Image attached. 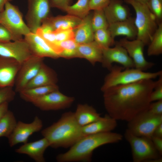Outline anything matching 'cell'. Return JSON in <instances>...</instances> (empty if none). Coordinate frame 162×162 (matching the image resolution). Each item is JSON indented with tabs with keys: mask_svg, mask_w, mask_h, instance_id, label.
<instances>
[{
	"mask_svg": "<svg viewBox=\"0 0 162 162\" xmlns=\"http://www.w3.org/2000/svg\"><path fill=\"white\" fill-rule=\"evenodd\" d=\"M15 91L13 87L0 88V105L13 101L15 95Z\"/></svg>",
	"mask_w": 162,
	"mask_h": 162,
	"instance_id": "cell-35",
	"label": "cell"
},
{
	"mask_svg": "<svg viewBox=\"0 0 162 162\" xmlns=\"http://www.w3.org/2000/svg\"><path fill=\"white\" fill-rule=\"evenodd\" d=\"M90 0H78L73 5L68 6L64 11L68 14L82 19L86 16L91 10L89 7Z\"/></svg>",
	"mask_w": 162,
	"mask_h": 162,
	"instance_id": "cell-29",
	"label": "cell"
},
{
	"mask_svg": "<svg viewBox=\"0 0 162 162\" xmlns=\"http://www.w3.org/2000/svg\"><path fill=\"white\" fill-rule=\"evenodd\" d=\"M49 0H28V8L25 18L31 32L35 33L43 22L50 16Z\"/></svg>",
	"mask_w": 162,
	"mask_h": 162,
	"instance_id": "cell-9",
	"label": "cell"
},
{
	"mask_svg": "<svg viewBox=\"0 0 162 162\" xmlns=\"http://www.w3.org/2000/svg\"><path fill=\"white\" fill-rule=\"evenodd\" d=\"M152 79L116 86L103 93L104 104L108 114L116 120L128 122L147 110L150 97L156 84Z\"/></svg>",
	"mask_w": 162,
	"mask_h": 162,
	"instance_id": "cell-1",
	"label": "cell"
},
{
	"mask_svg": "<svg viewBox=\"0 0 162 162\" xmlns=\"http://www.w3.org/2000/svg\"><path fill=\"white\" fill-rule=\"evenodd\" d=\"M150 97L151 102L162 100V74L159 76Z\"/></svg>",
	"mask_w": 162,
	"mask_h": 162,
	"instance_id": "cell-37",
	"label": "cell"
},
{
	"mask_svg": "<svg viewBox=\"0 0 162 162\" xmlns=\"http://www.w3.org/2000/svg\"><path fill=\"white\" fill-rule=\"evenodd\" d=\"M124 137L130 145L134 162H148L161 157L154 147L151 138L134 135L127 130Z\"/></svg>",
	"mask_w": 162,
	"mask_h": 162,
	"instance_id": "cell-7",
	"label": "cell"
},
{
	"mask_svg": "<svg viewBox=\"0 0 162 162\" xmlns=\"http://www.w3.org/2000/svg\"><path fill=\"white\" fill-rule=\"evenodd\" d=\"M152 136L162 138V123L158 125L155 128L154 130Z\"/></svg>",
	"mask_w": 162,
	"mask_h": 162,
	"instance_id": "cell-44",
	"label": "cell"
},
{
	"mask_svg": "<svg viewBox=\"0 0 162 162\" xmlns=\"http://www.w3.org/2000/svg\"><path fill=\"white\" fill-rule=\"evenodd\" d=\"M110 0H90L91 10L103 9L109 4Z\"/></svg>",
	"mask_w": 162,
	"mask_h": 162,
	"instance_id": "cell-41",
	"label": "cell"
},
{
	"mask_svg": "<svg viewBox=\"0 0 162 162\" xmlns=\"http://www.w3.org/2000/svg\"><path fill=\"white\" fill-rule=\"evenodd\" d=\"M92 12H90L74 29V39L78 44L94 41V31L92 25Z\"/></svg>",
	"mask_w": 162,
	"mask_h": 162,
	"instance_id": "cell-25",
	"label": "cell"
},
{
	"mask_svg": "<svg viewBox=\"0 0 162 162\" xmlns=\"http://www.w3.org/2000/svg\"><path fill=\"white\" fill-rule=\"evenodd\" d=\"M127 130L138 136L151 138L155 128L162 123V115H155L147 110L136 115L128 122Z\"/></svg>",
	"mask_w": 162,
	"mask_h": 162,
	"instance_id": "cell-8",
	"label": "cell"
},
{
	"mask_svg": "<svg viewBox=\"0 0 162 162\" xmlns=\"http://www.w3.org/2000/svg\"><path fill=\"white\" fill-rule=\"evenodd\" d=\"M146 4L158 24L162 22V0H149Z\"/></svg>",
	"mask_w": 162,
	"mask_h": 162,
	"instance_id": "cell-34",
	"label": "cell"
},
{
	"mask_svg": "<svg viewBox=\"0 0 162 162\" xmlns=\"http://www.w3.org/2000/svg\"><path fill=\"white\" fill-rule=\"evenodd\" d=\"M120 134L111 132L86 135L67 152L56 157L58 162H89L92 160L94 151L102 145L118 142L122 140Z\"/></svg>",
	"mask_w": 162,
	"mask_h": 162,
	"instance_id": "cell-2",
	"label": "cell"
},
{
	"mask_svg": "<svg viewBox=\"0 0 162 162\" xmlns=\"http://www.w3.org/2000/svg\"><path fill=\"white\" fill-rule=\"evenodd\" d=\"M134 8L136 13L134 23L137 30L136 39L142 41L145 45L149 44L158 27L154 15L146 4L134 0H124Z\"/></svg>",
	"mask_w": 162,
	"mask_h": 162,
	"instance_id": "cell-5",
	"label": "cell"
},
{
	"mask_svg": "<svg viewBox=\"0 0 162 162\" xmlns=\"http://www.w3.org/2000/svg\"><path fill=\"white\" fill-rule=\"evenodd\" d=\"M74 113L76 121L82 127L98 120L101 117L93 106L87 104H78Z\"/></svg>",
	"mask_w": 162,
	"mask_h": 162,
	"instance_id": "cell-26",
	"label": "cell"
},
{
	"mask_svg": "<svg viewBox=\"0 0 162 162\" xmlns=\"http://www.w3.org/2000/svg\"><path fill=\"white\" fill-rule=\"evenodd\" d=\"M51 7L64 11L66 8L70 5L72 0H49Z\"/></svg>",
	"mask_w": 162,
	"mask_h": 162,
	"instance_id": "cell-39",
	"label": "cell"
},
{
	"mask_svg": "<svg viewBox=\"0 0 162 162\" xmlns=\"http://www.w3.org/2000/svg\"><path fill=\"white\" fill-rule=\"evenodd\" d=\"M56 41L59 42L74 38V29H58L54 31Z\"/></svg>",
	"mask_w": 162,
	"mask_h": 162,
	"instance_id": "cell-36",
	"label": "cell"
},
{
	"mask_svg": "<svg viewBox=\"0 0 162 162\" xmlns=\"http://www.w3.org/2000/svg\"><path fill=\"white\" fill-rule=\"evenodd\" d=\"M103 10L109 25L130 17L128 8L124 4L122 0H110Z\"/></svg>",
	"mask_w": 162,
	"mask_h": 162,
	"instance_id": "cell-19",
	"label": "cell"
},
{
	"mask_svg": "<svg viewBox=\"0 0 162 162\" xmlns=\"http://www.w3.org/2000/svg\"><path fill=\"white\" fill-rule=\"evenodd\" d=\"M147 110L155 115H162V100L151 102Z\"/></svg>",
	"mask_w": 162,
	"mask_h": 162,
	"instance_id": "cell-40",
	"label": "cell"
},
{
	"mask_svg": "<svg viewBox=\"0 0 162 162\" xmlns=\"http://www.w3.org/2000/svg\"><path fill=\"white\" fill-rule=\"evenodd\" d=\"M43 126L42 120L37 116L34 117L30 123L21 121L17 122L13 132L8 138L10 146L12 147L20 143H26L30 136L40 130Z\"/></svg>",
	"mask_w": 162,
	"mask_h": 162,
	"instance_id": "cell-14",
	"label": "cell"
},
{
	"mask_svg": "<svg viewBox=\"0 0 162 162\" xmlns=\"http://www.w3.org/2000/svg\"><path fill=\"white\" fill-rule=\"evenodd\" d=\"M117 125V120L106 114L98 120L82 127V130L85 135L107 132L114 130Z\"/></svg>",
	"mask_w": 162,
	"mask_h": 162,
	"instance_id": "cell-21",
	"label": "cell"
},
{
	"mask_svg": "<svg viewBox=\"0 0 162 162\" xmlns=\"http://www.w3.org/2000/svg\"><path fill=\"white\" fill-rule=\"evenodd\" d=\"M12 0H0V13L4 10L6 3Z\"/></svg>",
	"mask_w": 162,
	"mask_h": 162,
	"instance_id": "cell-45",
	"label": "cell"
},
{
	"mask_svg": "<svg viewBox=\"0 0 162 162\" xmlns=\"http://www.w3.org/2000/svg\"><path fill=\"white\" fill-rule=\"evenodd\" d=\"M49 146V141L43 137L37 141L23 144L16 149L15 152L19 154H26L36 162H45L44 154Z\"/></svg>",
	"mask_w": 162,
	"mask_h": 162,
	"instance_id": "cell-18",
	"label": "cell"
},
{
	"mask_svg": "<svg viewBox=\"0 0 162 162\" xmlns=\"http://www.w3.org/2000/svg\"><path fill=\"white\" fill-rule=\"evenodd\" d=\"M94 40L102 49L110 47L116 42L108 28L97 30L94 32Z\"/></svg>",
	"mask_w": 162,
	"mask_h": 162,
	"instance_id": "cell-32",
	"label": "cell"
},
{
	"mask_svg": "<svg viewBox=\"0 0 162 162\" xmlns=\"http://www.w3.org/2000/svg\"><path fill=\"white\" fill-rule=\"evenodd\" d=\"M92 19V25L94 32L99 29L108 28L109 24L103 9L93 10Z\"/></svg>",
	"mask_w": 162,
	"mask_h": 162,
	"instance_id": "cell-33",
	"label": "cell"
},
{
	"mask_svg": "<svg viewBox=\"0 0 162 162\" xmlns=\"http://www.w3.org/2000/svg\"><path fill=\"white\" fill-rule=\"evenodd\" d=\"M43 59L32 55L21 64L15 80V92L19 93L23 90L35 76L44 63Z\"/></svg>",
	"mask_w": 162,
	"mask_h": 162,
	"instance_id": "cell-11",
	"label": "cell"
},
{
	"mask_svg": "<svg viewBox=\"0 0 162 162\" xmlns=\"http://www.w3.org/2000/svg\"><path fill=\"white\" fill-rule=\"evenodd\" d=\"M57 81V77L55 71L44 63L37 74L24 89L56 85Z\"/></svg>",
	"mask_w": 162,
	"mask_h": 162,
	"instance_id": "cell-24",
	"label": "cell"
},
{
	"mask_svg": "<svg viewBox=\"0 0 162 162\" xmlns=\"http://www.w3.org/2000/svg\"><path fill=\"white\" fill-rule=\"evenodd\" d=\"M82 20L68 14L65 15H58L56 16H50L42 23L48 25L53 31L58 29H74L80 24Z\"/></svg>",
	"mask_w": 162,
	"mask_h": 162,
	"instance_id": "cell-23",
	"label": "cell"
},
{
	"mask_svg": "<svg viewBox=\"0 0 162 162\" xmlns=\"http://www.w3.org/2000/svg\"><path fill=\"white\" fill-rule=\"evenodd\" d=\"M1 13H0V19Z\"/></svg>",
	"mask_w": 162,
	"mask_h": 162,
	"instance_id": "cell-47",
	"label": "cell"
},
{
	"mask_svg": "<svg viewBox=\"0 0 162 162\" xmlns=\"http://www.w3.org/2000/svg\"><path fill=\"white\" fill-rule=\"evenodd\" d=\"M74 100V97L65 95L58 90L39 97L31 103L43 111L57 110L69 107Z\"/></svg>",
	"mask_w": 162,
	"mask_h": 162,
	"instance_id": "cell-10",
	"label": "cell"
},
{
	"mask_svg": "<svg viewBox=\"0 0 162 162\" xmlns=\"http://www.w3.org/2000/svg\"><path fill=\"white\" fill-rule=\"evenodd\" d=\"M32 55L43 58L48 57L56 59L59 57L44 39L36 33L30 32L24 36Z\"/></svg>",
	"mask_w": 162,
	"mask_h": 162,
	"instance_id": "cell-17",
	"label": "cell"
},
{
	"mask_svg": "<svg viewBox=\"0 0 162 162\" xmlns=\"http://www.w3.org/2000/svg\"><path fill=\"white\" fill-rule=\"evenodd\" d=\"M140 3L146 4L149 0H134Z\"/></svg>",
	"mask_w": 162,
	"mask_h": 162,
	"instance_id": "cell-46",
	"label": "cell"
},
{
	"mask_svg": "<svg viewBox=\"0 0 162 162\" xmlns=\"http://www.w3.org/2000/svg\"><path fill=\"white\" fill-rule=\"evenodd\" d=\"M8 104L5 102L0 105V120L9 110Z\"/></svg>",
	"mask_w": 162,
	"mask_h": 162,
	"instance_id": "cell-43",
	"label": "cell"
},
{
	"mask_svg": "<svg viewBox=\"0 0 162 162\" xmlns=\"http://www.w3.org/2000/svg\"><path fill=\"white\" fill-rule=\"evenodd\" d=\"M41 133L49 141L50 147L54 148H70L85 136L71 111L63 113L57 122L43 129Z\"/></svg>",
	"mask_w": 162,
	"mask_h": 162,
	"instance_id": "cell-3",
	"label": "cell"
},
{
	"mask_svg": "<svg viewBox=\"0 0 162 162\" xmlns=\"http://www.w3.org/2000/svg\"><path fill=\"white\" fill-rule=\"evenodd\" d=\"M0 23L11 33L13 41L22 39L23 36L31 32L18 8L10 2L6 3L4 10L1 13Z\"/></svg>",
	"mask_w": 162,
	"mask_h": 162,
	"instance_id": "cell-6",
	"label": "cell"
},
{
	"mask_svg": "<svg viewBox=\"0 0 162 162\" xmlns=\"http://www.w3.org/2000/svg\"><path fill=\"white\" fill-rule=\"evenodd\" d=\"M162 53V22L158 24L149 44L147 50L148 56H158Z\"/></svg>",
	"mask_w": 162,
	"mask_h": 162,
	"instance_id": "cell-30",
	"label": "cell"
},
{
	"mask_svg": "<svg viewBox=\"0 0 162 162\" xmlns=\"http://www.w3.org/2000/svg\"><path fill=\"white\" fill-rule=\"evenodd\" d=\"M21 65L13 58L0 56V88L14 86Z\"/></svg>",
	"mask_w": 162,
	"mask_h": 162,
	"instance_id": "cell-16",
	"label": "cell"
},
{
	"mask_svg": "<svg viewBox=\"0 0 162 162\" xmlns=\"http://www.w3.org/2000/svg\"><path fill=\"white\" fill-rule=\"evenodd\" d=\"M32 56L28 45L24 38L0 43V56L13 58L21 64Z\"/></svg>",
	"mask_w": 162,
	"mask_h": 162,
	"instance_id": "cell-15",
	"label": "cell"
},
{
	"mask_svg": "<svg viewBox=\"0 0 162 162\" xmlns=\"http://www.w3.org/2000/svg\"><path fill=\"white\" fill-rule=\"evenodd\" d=\"M117 65L112 66L110 72L106 76L101 88L103 92L108 89L116 86L134 83L141 80L153 79L162 74L161 70L155 72H148L135 68L125 69Z\"/></svg>",
	"mask_w": 162,
	"mask_h": 162,
	"instance_id": "cell-4",
	"label": "cell"
},
{
	"mask_svg": "<svg viewBox=\"0 0 162 162\" xmlns=\"http://www.w3.org/2000/svg\"><path fill=\"white\" fill-rule=\"evenodd\" d=\"M58 90V87L56 84L25 89L19 93L22 99L31 103L39 97Z\"/></svg>",
	"mask_w": 162,
	"mask_h": 162,
	"instance_id": "cell-27",
	"label": "cell"
},
{
	"mask_svg": "<svg viewBox=\"0 0 162 162\" xmlns=\"http://www.w3.org/2000/svg\"><path fill=\"white\" fill-rule=\"evenodd\" d=\"M108 29L114 39L117 36L123 35L128 40L136 39L137 30L134 23V18L130 17L127 19L109 25Z\"/></svg>",
	"mask_w": 162,
	"mask_h": 162,
	"instance_id": "cell-20",
	"label": "cell"
},
{
	"mask_svg": "<svg viewBox=\"0 0 162 162\" xmlns=\"http://www.w3.org/2000/svg\"><path fill=\"white\" fill-rule=\"evenodd\" d=\"M101 63L103 67L110 70L112 64L117 63L125 69L135 68L134 64L125 49L116 42L114 47L102 49Z\"/></svg>",
	"mask_w": 162,
	"mask_h": 162,
	"instance_id": "cell-13",
	"label": "cell"
},
{
	"mask_svg": "<svg viewBox=\"0 0 162 162\" xmlns=\"http://www.w3.org/2000/svg\"><path fill=\"white\" fill-rule=\"evenodd\" d=\"M13 41V37L9 31L0 23V43Z\"/></svg>",
	"mask_w": 162,
	"mask_h": 162,
	"instance_id": "cell-38",
	"label": "cell"
},
{
	"mask_svg": "<svg viewBox=\"0 0 162 162\" xmlns=\"http://www.w3.org/2000/svg\"><path fill=\"white\" fill-rule=\"evenodd\" d=\"M151 139L155 148L162 155V138L152 136Z\"/></svg>",
	"mask_w": 162,
	"mask_h": 162,
	"instance_id": "cell-42",
	"label": "cell"
},
{
	"mask_svg": "<svg viewBox=\"0 0 162 162\" xmlns=\"http://www.w3.org/2000/svg\"><path fill=\"white\" fill-rule=\"evenodd\" d=\"M17 123L14 113L8 110L0 120V137L8 138L13 132Z\"/></svg>",
	"mask_w": 162,
	"mask_h": 162,
	"instance_id": "cell-28",
	"label": "cell"
},
{
	"mask_svg": "<svg viewBox=\"0 0 162 162\" xmlns=\"http://www.w3.org/2000/svg\"><path fill=\"white\" fill-rule=\"evenodd\" d=\"M102 55V49L94 40L78 44L76 58H85L93 65L101 62Z\"/></svg>",
	"mask_w": 162,
	"mask_h": 162,
	"instance_id": "cell-22",
	"label": "cell"
},
{
	"mask_svg": "<svg viewBox=\"0 0 162 162\" xmlns=\"http://www.w3.org/2000/svg\"><path fill=\"white\" fill-rule=\"evenodd\" d=\"M117 42L126 50L133 60L135 68L145 71L154 66V63L148 62L145 59L144 54L145 45L140 40L136 39L130 40L124 38Z\"/></svg>",
	"mask_w": 162,
	"mask_h": 162,
	"instance_id": "cell-12",
	"label": "cell"
},
{
	"mask_svg": "<svg viewBox=\"0 0 162 162\" xmlns=\"http://www.w3.org/2000/svg\"><path fill=\"white\" fill-rule=\"evenodd\" d=\"M78 44L74 38L58 43L59 57L67 59L76 58Z\"/></svg>",
	"mask_w": 162,
	"mask_h": 162,
	"instance_id": "cell-31",
	"label": "cell"
}]
</instances>
